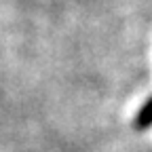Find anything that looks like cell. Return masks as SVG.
I'll use <instances>...</instances> for the list:
<instances>
[{
  "label": "cell",
  "instance_id": "obj_1",
  "mask_svg": "<svg viewBox=\"0 0 152 152\" xmlns=\"http://www.w3.org/2000/svg\"><path fill=\"white\" fill-rule=\"evenodd\" d=\"M133 127L135 129H148V127H152V97L137 110V114H135V118H133Z\"/></svg>",
  "mask_w": 152,
  "mask_h": 152
}]
</instances>
